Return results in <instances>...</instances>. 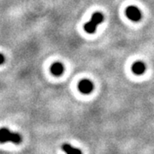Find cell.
<instances>
[{
	"instance_id": "8",
	"label": "cell",
	"mask_w": 154,
	"mask_h": 154,
	"mask_svg": "<svg viewBox=\"0 0 154 154\" xmlns=\"http://www.w3.org/2000/svg\"><path fill=\"white\" fill-rule=\"evenodd\" d=\"M5 56L0 53V65H1V64H3V63H5Z\"/></svg>"
},
{
	"instance_id": "4",
	"label": "cell",
	"mask_w": 154,
	"mask_h": 154,
	"mask_svg": "<svg viewBox=\"0 0 154 154\" xmlns=\"http://www.w3.org/2000/svg\"><path fill=\"white\" fill-rule=\"evenodd\" d=\"M94 83L92 82L90 80H88V79H84V80H82L79 84H78V89L81 93L85 94H88L90 93L93 92L94 90Z\"/></svg>"
},
{
	"instance_id": "3",
	"label": "cell",
	"mask_w": 154,
	"mask_h": 154,
	"mask_svg": "<svg viewBox=\"0 0 154 154\" xmlns=\"http://www.w3.org/2000/svg\"><path fill=\"white\" fill-rule=\"evenodd\" d=\"M126 15L128 18L130 19L133 22H139L142 17L141 11H140L137 7L133 5L128 6L127 8Z\"/></svg>"
},
{
	"instance_id": "6",
	"label": "cell",
	"mask_w": 154,
	"mask_h": 154,
	"mask_svg": "<svg viewBox=\"0 0 154 154\" xmlns=\"http://www.w3.org/2000/svg\"><path fill=\"white\" fill-rule=\"evenodd\" d=\"M63 70H64L63 65L62 63H55L51 67V72L56 76L61 75L63 73Z\"/></svg>"
},
{
	"instance_id": "2",
	"label": "cell",
	"mask_w": 154,
	"mask_h": 154,
	"mask_svg": "<svg viewBox=\"0 0 154 154\" xmlns=\"http://www.w3.org/2000/svg\"><path fill=\"white\" fill-rule=\"evenodd\" d=\"M8 141L19 144L22 141V137L19 134L11 132L8 128H0V142L5 143Z\"/></svg>"
},
{
	"instance_id": "1",
	"label": "cell",
	"mask_w": 154,
	"mask_h": 154,
	"mask_svg": "<svg viewBox=\"0 0 154 154\" xmlns=\"http://www.w3.org/2000/svg\"><path fill=\"white\" fill-rule=\"evenodd\" d=\"M104 21V16L101 12H95L91 17V20L85 24L84 29L88 33H94L96 31L97 26Z\"/></svg>"
},
{
	"instance_id": "7",
	"label": "cell",
	"mask_w": 154,
	"mask_h": 154,
	"mask_svg": "<svg viewBox=\"0 0 154 154\" xmlns=\"http://www.w3.org/2000/svg\"><path fill=\"white\" fill-rule=\"evenodd\" d=\"M63 149L67 154H82V152L79 149L75 148L69 144H63Z\"/></svg>"
},
{
	"instance_id": "5",
	"label": "cell",
	"mask_w": 154,
	"mask_h": 154,
	"mask_svg": "<svg viewBox=\"0 0 154 154\" xmlns=\"http://www.w3.org/2000/svg\"><path fill=\"white\" fill-rule=\"evenodd\" d=\"M132 71L135 75H142L146 71V64L141 61H137L132 65Z\"/></svg>"
}]
</instances>
